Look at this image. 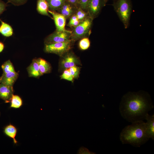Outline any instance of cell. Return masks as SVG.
I'll use <instances>...</instances> for the list:
<instances>
[{"instance_id": "6da1fadb", "label": "cell", "mask_w": 154, "mask_h": 154, "mask_svg": "<svg viewBox=\"0 0 154 154\" xmlns=\"http://www.w3.org/2000/svg\"><path fill=\"white\" fill-rule=\"evenodd\" d=\"M153 108L147 94L129 93L123 97L119 111L124 119L132 123L145 120L146 115Z\"/></svg>"}, {"instance_id": "7a4b0ae2", "label": "cell", "mask_w": 154, "mask_h": 154, "mask_svg": "<svg viewBox=\"0 0 154 154\" xmlns=\"http://www.w3.org/2000/svg\"><path fill=\"white\" fill-rule=\"evenodd\" d=\"M150 139L147 133L145 122L143 121L134 122L125 126L119 135L122 144H129L136 147H140Z\"/></svg>"}, {"instance_id": "3957f363", "label": "cell", "mask_w": 154, "mask_h": 154, "mask_svg": "<svg viewBox=\"0 0 154 154\" xmlns=\"http://www.w3.org/2000/svg\"><path fill=\"white\" fill-rule=\"evenodd\" d=\"M113 6L125 28H127L132 11L131 0H114Z\"/></svg>"}, {"instance_id": "277c9868", "label": "cell", "mask_w": 154, "mask_h": 154, "mask_svg": "<svg viewBox=\"0 0 154 154\" xmlns=\"http://www.w3.org/2000/svg\"><path fill=\"white\" fill-rule=\"evenodd\" d=\"M93 20L88 15L74 27L71 33V40H76L90 33Z\"/></svg>"}, {"instance_id": "5b68a950", "label": "cell", "mask_w": 154, "mask_h": 154, "mask_svg": "<svg viewBox=\"0 0 154 154\" xmlns=\"http://www.w3.org/2000/svg\"><path fill=\"white\" fill-rule=\"evenodd\" d=\"M72 41L45 44L44 50L48 53H54L62 56L71 48Z\"/></svg>"}, {"instance_id": "8992f818", "label": "cell", "mask_w": 154, "mask_h": 154, "mask_svg": "<svg viewBox=\"0 0 154 154\" xmlns=\"http://www.w3.org/2000/svg\"><path fill=\"white\" fill-rule=\"evenodd\" d=\"M71 31L58 32L56 31L48 36L44 40L45 44L62 42L71 40Z\"/></svg>"}, {"instance_id": "52a82bcc", "label": "cell", "mask_w": 154, "mask_h": 154, "mask_svg": "<svg viewBox=\"0 0 154 154\" xmlns=\"http://www.w3.org/2000/svg\"><path fill=\"white\" fill-rule=\"evenodd\" d=\"M103 6V0H89L86 11L88 16L94 19L98 16Z\"/></svg>"}, {"instance_id": "ba28073f", "label": "cell", "mask_w": 154, "mask_h": 154, "mask_svg": "<svg viewBox=\"0 0 154 154\" xmlns=\"http://www.w3.org/2000/svg\"><path fill=\"white\" fill-rule=\"evenodd\" d=\"M80 63L79 60L77 57L73 53H70L63 57L60 64L61 68L65 70Z\"/></svg>"}, {"instance_id": "9c48e42d", "label": "cell", "mask_w": 154, "mask_h": 154, "mask_svg": "<svg viewBox=\"0 0 154 154\" xmlns=\"http://www.w3.org/2000/svg\"><path fill=\"white\" fill-rule=\"evenodd\" d=\"M48 12L52 16L56 28V31L58 32L68 31L65 28L66 22V18L60 13H58L55 11L48 10Z\"/></svg>"}, {"instance_id": "30bf717a", "label": "cell", "mask_w": 154, "mask_h": 154, "mask_svg": "<svg viewBox=\"0 0 154 154\" xmlns=\"http://www.w3.org/2000/svg\"><path fill=\"white\" fill-rule=\"evenodd\" d=\"M13 93V86L7 85L1 83L0 85V99L4 100L6 103L10 102Z\"/></svg>"}, {"instance_id": "8fae6325", "label": "cell", "mask_w": 154, "mask_h": 154, "mask_svg": "<svg viewBox=\"0 0 154 154\" xmlns=\"http://www.w3.org/2000/svg\"><path fill=\"white\" fill-rule=\"evenodd\" d=\"M18 76V74L15 71L3 73L1 77V83L7 85L13 86Z\"/></svg>"}, {"instance_id": "7c38bea8", "label": "cell", "mask_w": 154, "mask_h": 154, "mask_svg": "<svg viewBox=\"0 0 154 154\" xmlns=\"http://www.w3.org/2000/svg\"><path fill=\"white\" fill-rule=\"evenodd\" d=\"M145 119L147 120L145 125L147 134L150 138L154 140V115H150L147 114L146 116Z\"/></svg>"}, {"instance_id": "4fadbf2b", "label": "cell", "mask_w": 154, "mask_h": 154, "mask_svg": "<svg viewBox=\"0 0 154 154\" xmlns=\"http://www.w3.org/2000/svg\"><path fill=\"white\" fill-rule=\"evenodd\" d=\"M27 70L29 77L38 78L42 75L37 59H33Z\"/></svg>"}, {"instance_id": "5bb4252c", "label": "cell", "mask_w": 154, "mask_h": 154, "mask_svg": "<svg viewBox=\"0 0 154 154\" xmlns=\"http://www.w3.org/2000/svg\"><path fill=\"white\" fill-rule=\"evenodd\" d=\"M3 132L6 135L13 139L14 144H17L18 142L15 139V137L17 129L15 126L11 123L9 124L5 127Z\"/></svg>"}, {"instance_id": "9a60e30c", "label": "cell", "mask_w": 154, "mask_h": 154, "mask_svg": "<svg viewBox=\"0 0 154 154\" xmlns=\"http://www.w3.org/2000/svg\"><path fill=\"white\" fill-rule=\"evenodd\" d=\"M37 9L40 14L50 17L48 11L49 9L48 3L46 0H38Z\"/></svg>"}, {"instance_id": "2e32d148", "label": "cell", "mask_w": 154, "mask_h": 154, "mask_svg": "<svg viewBox=\"0 0 154 154\" xmlns=\"http://www.w3.org/2000/svg\"><path fill=\"white\" fill-rule=\"evenodd\" d=\"M0 33L5 37H9L13 34V29L9 24L3 21L0 19Z\"/></svg>"}, {"instance_id": "e0dca14e", "label": "cell", "mask_w": 154, "mask_h": 154, "mask_svg": "<svg viewBox=\"0 0 154 154\" xmlns=\"http://www.w3.org/2000/svg\"><path fill=\"white\" fill-rule=\"evenodd\" d=\"M37 59L40 72L42 75L50 72L51 66L47 61L41 58H38Z\"/></svg>"}, {"instance_id": "ac0fdd59", "label": "cell", "mask_w": 154, "mask_h": 154, "mask_svg": "<svg viewBox=\"0 0 154 154\" xmlns=\"http://www.w3.org/2000/svg\"><path fill=\"white\" fill-rule=\"evenodd\" d=\"M65 1V0H49L48 1L49 10H58Z\"/></svg>"}, {"instance_id": "d6986e66", "label": "cell", "mask_w": 154, "mask_h": 154, "mask_svg": "<svg viewBox=\"0 0 154 154\" xmlns=\"http://www.w3.org/2000/svg\"><path fill=\"white\" fill-rule=\"evenodd\" d=\"M10 107L14 108H20L23 104V101L21 97L17 95L13 94L11 100Z\"/></svg>"}, {"instance_id": "ffe728a7", "label": "cell", "mask_w": 154, "mask_h": 154, "mask_svg": "<svg viewBox=\"0 0 154 154\" xmlns=\"http://www.w3.org/2000/svg\"><path fill=\"white\" fill-rule=\"evenodd\" d=\"M1 67L4 73L15 71L12 63L9 60L5 62L1 65Z\"/></svg>"}, {"instance_id": "44dd1931", "label": "cell", "mask_w": 154, "mask_h": 154, "mask_svg": "<svg viewBox=\"0 0 154 154\" xmlns=\"http://www.w3.org/2000/svg\"><path fill=\"white\" fill-rule=\"evenodd\" d=\"M90 45V42L88 38H83L79 41V46L80 49L82 50L87 49Z\"/></svg>"}, {"instance_id": "7402d4cb", "label": "cell", "mask_w": 154, "mask_h": 154, "mask_svg": "<svg viewBox=\"0 0 154 154\" xmlns=\"http://www.w3.org/2000/svg\"><path fill=\"white\" fill-rule=\"evenodd\" d=\"M75 15L80 22L84 20L88 15L87 12H86L85 11L80 7L77 8L76 13Z\"/></svg>"}, {"instance_id": "603a6c76", "label": "cell", "mask_w": 154, "mask_h": 154, "mask_svg": "<svg viewBox=\"0 0 154 154\" xmlns=\"http://www.w3.org/2000/svg\"><path fill=\"white\" fill-rule=\"evenodd\" d=\"M61 78L73 82L74 78L70 73L69 68L64 70L63 73L61 76Z\"/></svg>"}, {"instance_id": "cb8c5ba5", "label": "cell", "mask_w": 154, "mask_h": 154, "mask_svg": "<svg viewBox=\"0 0 154 154\" xmlns=\"http://www.w3.org/2000/svg\"><path fill=\"white\" fill-rule=\"evenodd\" d=\"M69 69L74 78H77L79 77L80 68L75 66L69 68Z\"/></svg>"}, {"instance_id": "d4e9b609", "label": "cell", "mask_w": 154, "mask_h": 154, "mask_svg": "<svg viewBox=\"0 0 154 154\" xmlns=\"http://www.w3.org/2000/svg\"><path fill=\"white\" fill-rule=\"evenodd\" d=\"M73 8L68 9L60 8L58 10H60V13L66 18L69 17L72 14L73 12Z\"/></svg>"}, {"instance_id": "484cf974", "label": "cell", "mask_w": 154, "mask_h": 154, "mask_svg": "<svg viewBox=\"0 0 154 154\" xmlns=\"http://www.w3.org/2000/svg\"><path fill=\"white\" fill-rule=\"evenodd\" d=\"M28 0H7L8 3H10L15 6H19L26 3Z\"/></svg>"}, {"instance_id": "4316f807", "label": "cell", "mask_w": 154, "mask_h": 154, "mask_svg": "<svg viewBox=\"0 0 154 154\" xmlns=\"http://www.w3.org/2000/svg\"><path fill=\"white\" fill-rule=\"evenodd\" d=\"M78 7L84 11L86 10L87 6L89 0H78Z\"/></svg>"}, {"instance_id": "83f0119b", "label": "cell", "mask_w": 154, "mask_h": 154, "mask_svg": "<svg viewBox=\"0 0 154 154\" xmlns=\"http://www.w3.org/2000/svg\"><path fill=\"white\" fill-rule=\"evenodd\" d=\"M78 154H94L95 153L90 151L88 149L83 147H81L78 150Z\"/></svg>"}, {"instance_id": "f1b7e54d", "label": "cell", "mask_w": 154, "mask_h": 154, "mask_svg": "<svg viewBox=\"0 0 154 154\" xmlns=\"http://www.w3.org/2000/svg\"><path fill=\"white\" fill-rule=\"evenodd\" d=\"M7 3H6L2 0H0V15L6 9L7 6Z\"/></svg>"}, {"instance_id": "f546056e", "label": "cell", "mask_w": 154, "mask_h": 154, "mask_svg": "<svg viewBox=\"0 0 154 154\" xmlns=\"http://www.w3.org/2000/svg\"><path fill=\"white\" fill-rule=\"evenodd\" d=\"M80 22L78 20H77L72 22H69L68 25L70 27H75L77 26L79 24Z\"/></svg>"}, {"instance_id": "4dcf8cb0", "label": "cell", "mask_w": 154, "mask_h": 154, "mask_svg": "<svg viewBox=\"0 0 154 154\" xmlns=\"http://www.w3.org/2000/svg\"><path fill=\"white\" fill-rule=\"evenodd\" d=\"M66 1L76 8L78 7V0H65Z\"/></svg>"}, {"instance_id": "1f68e13d", "label": "cell", "mask_w": 154, "mask_h": 154, "mask_svg": "<svg viewBox=\"0 0 154 154\" xmlns=\"http://www.w3.org/2000/svg\"><path fill=\"white\" fill-rule=\"evenodd\" d=\"M78 20L76 15H73L70 18L69 22H71Z\"/></svg>"}, {"instance_id": "d6a6232c", "label": "cell", "mask_w": 154, "mask_h": 154, "mask_svg": "<svg viewBox=\"0 0 154 154\" xmlns=\"http://www.w3.org/2000/svg\"><path fill=\"white\" fill-rule=\"evenodd\" d=\"M4 47V44L2 42H0V53L3 51Z\"/></svg>"}, {"instance_id": "836d02e7", "label": "cell", "mask_w": 154, "mask_h": 154, "mask_svg": "<svg viewBox=\"0 0 154 154\" xmlns=\"http://www.w3.org/2000/svg\"><path fill=\"white\" fill-rule=\"evenodd\" d=\"M109 0H103L104 6L106 5V4Z\"/></svg>"}, {"instance_id": "e575fe53", "label": "cell", "mask_w": 154, "mask_h": 154, "mask_svg": "<svg viewBox=\"0 0 154 154\" xmlns=\"http://www.w3.org/2000/svg\"><path fill=\"white\" fill-rule=\"evenodd\" d=\"M1 77H0V85L1 83Z\"/></svg>"}, {"instance_id": "d590c367", "label": "cell", "mask_w": 154, "mask_h": 154, "mask_svg": "<svg viewBox=\"0 0 154 154\" xmlns=\"http://www.w3.org/2000/svg\"><path fill=\"white\" fill-rule=\"evenodd\" d=\"M47 2L49 0H46Z\"/></svg>"}, {"instance_id": "8d00e7d4", "label": "cell", "mask_w": 154, "mask_h": 154, "mask_svg": "<svg viewBox=\"0 0 154 154\" xmlns=\"http://www.w3.org/2000/svg\"><path fill=\"white\" fill-rule=\"evenodd\" d=\"M0 115H1V114H0Z\"/></svg>"}, {"instance_id": "74e56055", "label": "cell", "mask_w": 154, "mask_h": 154, "mask_svg": "<svg viewBox=\"0 0 154 154\" xmlns=\"http://www.w3.org/2000/svg\"></svg>"}]
</instances>
